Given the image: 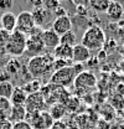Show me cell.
Wrapping results in <instances>:
<instances>
[{
  "mask_svg": "<svg viewBox=\"0 0 124 129\" xmlns=\"http://www.w3.org/2000/svg\"><path fill=\"white\" fill-rule=\"evenodd\" d=\"M53 56L52 53H44L40 56L31 57L27 62V72L34 80H39L48 75L53 70Z\"/></svg>",
  "mask_w": 124,
  "mask_h": 129,
  "instance_id": "cell-1",
  "label": "cell"
},
{
  "mask_svg": "<svg viewBox=\"0 0 124 129\" xmlns=\"http://www.w3.org/2000/svg\"><path fill=\"white\" fill-rule=\"evenodd\" d=\"M82 67H83L82 64L73 63L72 66H67L65 68L57 70V71L52 72V75L48 80V83L62 87V88H67L68 86H71L75 82V78L78 73L82 72V70H81Z\"/></svg>",
  "mask_w": 124,
  "mask_h": 129,
  "instance_id": "cell-2",
  "label": "cell"
},
{
  "mask_svg": "<svg viewBox=\"0 0 124 129\" xmlns=\"http://www.w3.org/2000/svg\"><path fill=\"white\" fill-rule=\"evenodd\" d=\"M106 34L99 26H91L83 32L81 44L92 51H99L106 45Z\"/></svg>",
  "mask_w": 124,
  "mask_h": 129,
  "instance_id": "cell-3",
  "label": "cell"
},
{
  "mask_svg": "<svg viewBox=\"0 0 124 129\" xmlns=\"http://www.w3.org/2000/svg\"><path fill=\"white\" fill-rule=\"evenodd\" d=\"M26 40H27V35L17 30L13 31L10 34V37L6 45V53L10 55L13 58H17L22 56L26 52Z\"/></svg>",
  "mask_w": 124,
  "mask_h": 129,
  "instance_id": "cell-4",
  "label": "cell"
},
{
  "mask_svg": "<svg viewBox=\"0 0 124 129\" xmlns=\"http://www.w3.org/2000/svg\"><path fill=\"white\" fill-rule=\"evenodd\" d=\"M73 86L78 96H86L96 88L97 78L94 73H92L91 71H82L76 76Z\"/></svg>",
  "mask_w": 124,
  "mask_h": 129,
  "instance_id": "cell-5",
  "label": "cell"
},
{
  "mask_svg": "<svg viewBox=\"0 0 124 129\" xmlns=\"http://www.w3.org/2000/svg\"><path fill=\"white\" fill-rule=\"evenodd\" d=\"M42 29L40 27H35L34 31L30 35H27V40H26V52L30 55L31 57L35 56H40L45 53V45L42 42Z\"/></svg>",
  "mask_w": 124,
  "mask_h": 129,
  "instance_id": "cell-6",
  "label": "cell"
},
{
  "mask_svg": "<svg viewBox=\"0 0 124 129\" xmlns=\"http://www.w3.org/2000/svg\"><path fill=\"white\" fill-rule=\"evenodd\" d=\"M25 122H27L32 129H50L55 123L46 111L41 113H27Z\"/></svg>",
  "mask_w": 124,
  "mask_h": 129,
  "instance_id": "cell-7",
  "label": "cell"
},
{
  "mask_svg": "<svg viewBox=\"0 0 124 129\" xmlns=\"http://www.w3.org/2000/svg\"><path fill=\"white\" fill-rule=\"evenodd\" d=\"M46 106L47 104L44 96L40 92H36V93L27 94V98H26V102H25L24 107H25L27 113H41L45 112Z\"/></svg>",
  "mask_w": 124,
  "mask_h": 129,
  "instance_id": "cell-8",
  "label": "cell"
},
{
  "mask_svg": "<svg viewBox=\"0 0 124 129\" xmlns=\"http://www.w3.org/2000/svg\"><path fill=\"white\" fill-rule=\"evenodd\" d=\"M36 27L31 11H21L16 16V30L25 35H30Z\"/></svg>",
  "mask_w": 124,
  "mask_h": 129,
  "instance_id": "cell-9",
  "label": "cell"
},
{
  "mask_svg": "<svg viewBox=\"0 0 124 129\" xmlns=\"http://www.w3.org/2000/svg\"><path fill=\"white\" fill-rule=\"evenodd\" d=\"M92 52L86 48L82 44H76L73 46V55H72V63L83 64L89 61Z\"/></svg>",
  "mask_w": 124,
  "mask_h": 129,
  "instance_id": "cell-10",
  "label": "cell"
},
{
  "mask_svg": "<svg viewBox=\"0 0 124 129\" xmlns=\"http://www.w3.org/2000/svg\"><path fill=\"white\" fill-rule=\"evenodd\" d=\"M51 29L58 36H62L66 32L72 31V21L67 15L61 16V17H56L53 20V22H52V27Z\"/></svg>",
  "mask_w": 124,
  "mask_h": 129,
  "instance_id": "cell-11",
  "label": "cell"
},
{
  "mask_svg": "<svg viewBox=\"0 0 124 129\" xmlns=\"http://www.w3.org/2000/svg\"><path fill=\"white\" fill-rule=\"evenodd\" d=\"M42 42L45 45V48L46 50H51L53 51L55 48L60 45V36L53 31L52 29H47V30H44L42 31Z\"/></svg>",
  "mask_w": 124,
  "mask_h": 129,
  "instance_id": "cell-12",
  "label": "cell"
},
{
  "mask_svg": "<svg viewBox=\"0 0 124 129\" xmlns=\"http://www.w3.org/2000/svg\"><path fill=\"white\" fill-rule=\"evenodd\" d=\"M31 15L34 17V21H35L36 27H40L41 29L48 21V19L51 16V13L48 10H46L44 6H41V8H34L32 11H31Z\"/></svg>",
  "mask_w": 124,
  "mask_h": 129,
  "instance_id": "cell-13",
  "label": "cell"
},
{
  "mask_svg": "<svg viewBox=\"0 0 124 129\" xmlns=\"http://www.w3.org/2000/svg\"><path fill=\"white\" fill-rule=\"evenodd\" d=\"M0 26L3 30L8 31L11 34L13 31L16 30V15L10 13V11H5L3 15L0 16Z\"/></svg>",
  "mask_w": 124,
  "mask_h": 129,
  "instance_id": "cell-14",
  "label": "cell"
},
{
  "mask_svg": "<svg viewBox=\"0 0 124 129\" xmlns=\"http://www.w3.org/2000/svg\"><path fill=\"white\" fill-rule=\"evenodd\" d=\"M106 14L112 21H118L120 20L124 15V8L123 5L118 1H109V6L106 11Z\"/></svg>",
  "mask_w": 124,
  "mask_h": 129,
  "instance_id": "cell-15",
  "label": "cell"
},
{
  "mask_svg": "<svg viewBox=\"0 0 124 129\" xmlns=\"http://www.w3.org/2000/svg\"><path fill=\"white\" fill-rule=\"evenodd\" d=\"M72 55H73V47H70L66 45H58L52 51V56L55 60L72 61Z\"/></svg>",
  "mask_w": 124,
  "mask_h": 129,
  "instance_id": "cell-16",
  "label": "cell"
},
{
  "mask_svg": "<svg viewBox=\"0 0 124 129\" xmlns=\"http://www.w3.org/2000/svg\"><path fill=\"white\" fill-rule=\"evenodd\" d=\"M26 114H27V112H26V109H25L24 106H13L8 119H9L13 124L20 123V122H25Z\"/></svg>",
  "mask_w": 124,
  "mask_h": 129,
  "instance_id": "cell-17",
  "label": "cell"
},
{
  "mask_svg": "<svg viewBox=\"0 0 124 129\" xmlns=\"http://www.w3.org/2000/svg\"><path fill=\"white\" fill-rule=\"evenodd\" d=\"M26 98H27V93L24 91V88L20 86H16L10 97V103L11 106H25Z\"/></svg>",
  "mask_w": 124,
  "mask_h": 129,
  "instance_id": "cell-18",
  "label": "cell"
},
{
  "mask_svg": "<svg viewBox=\"0 0 124 129\" xmlns=\"http://www.w3.org/2000/svg\"><path fill=\"white\" fill-rule=\"evenodd\" d=\"M66 112H67V111H66L63 103H55V104L51 106L48 114L51 115V118H52L55 122H57V120H61L62 118L65 117Z\"/></svg>",
  "mask_w": 124,
  "mask_h": 129,
  "instance_id": "cell-19",
  "label": "cell"
},
{
  "mask_svg": "<svg viewBox=\"0 0 124 129\" xmlns=\"http://www.w3.org/2000/svg\"><path fill=\"white\" fill-rule=\"evenodd\" d=\"M88 6L97 13H106L109 6V0H91L88 1Z\"/></svg>",
  "mask_w": 124,
  "mask_h": 129,
  "instance_id": "cell-20",
  "label": "cell"
},
{
  "mask_svg": "<svg viewBox=\"0 0 124 129\" xmlns=\"http://www.w3.org/2000/svg\"><path fill=\"white\" fill-rule=\"evenodd\" d=\"M15 86L9 81V82H0V98H6L10 99V97L14 92Z\"/></svg>",
  "mask_w": 124,
  "mask_h": 129,
  "instance_id": "cell-21",
  "label": "cell"
},
{
  "mask_svg": "<svg viewBox=\"0 0 124 129\" xmlns=\"http://www.w3.org/2000/svg\"><path fill=\"white\" fill-rule=\"evenodd\" d=\"M11 107L13 106L10 103V99L0 98V119H8L9 118Z\"/></svg>",
  "mask_w": 124,
  "mask_h": 129,
  "instance_id": "cell-22",
  "label": "cell"
},
{
  "mask_svg": "<svg viewBox=\"0 0 124 129\" xmlns=\"http://www.w3.org/2000/svg\"><path fill=\"white\" fill-rule=\"evenodd\" d=\"M76 40H77L76 34L73 31H68L66 32L65 35L60 36V45H66V46L73 47L76 45Z\"/></svg>",
  "mask_w": 124,
  "mask_h": 129,
  "instance_id": "cell-23",
  "label": "cell"
},
{
  "mask_svg": "<svg viewBox=\"0 0 124 129\" xmlns=\"http://www.w3.org/2000/svg\"><path fill=\"white\" fill-rule=\"evenodd\" d=\"M20 68H21V64L19 62V60H16V58H11V60H9L6 64H5V71L10 75V76H14L16 75L19 71H20Z\"/></svg>",
  "mask_w": 124,
  "mask_h": 129,
  "instance_id": "cell-24",
  "label": "cell"
},
{
  "mask_svg": "<svg viewBox=\"0 0 124 129\" xmlns=\"http://www.w3.org/2000/svg\"><path fill=\"white\" fill-rule=\"evenodd\" d=\"M41 82L40 80H32L30 82H27L22 88H24V91L27 93V94H31V93H36V92H40V89H41Z\"/></svg>",
  "mask_w": 124,
  "mask_h": 129,
  "instance_id": "cell-25",
  "label": "cell"
},
{
  "mask_svg": "<svg viewBox=\"0 0 124 129\" xmlns=\"http://www.w3.org/2000/svg\"><path fill=\"white\" fill-rule=\"evenodd\" d=\"M63 106H65L66 111L75 112V111H77L78 106H79V99H78L77 97H68V98L65 101Z\"/></svg>",
  "mask_w": 124,
  "mask_h": 129,
  "instance_id": "cell-26",
  "label": "cell"
},
{
  "mask_svg": "<svg viewBox=\"0 0 124 129\" xmlns=\"http://www.w3.org/2000/svg\"><path fill=\"white\" fill-rule=\"evenodd\" d=\"M9 37H10V34L0 27V55L6 53V45H8Z\"/></svg>",
  "mask_w": 124,
  "mask_h": 129,
  "instance_id": "cell-27",
  "label": "cell"
},
{
  "mask_svg": "<svg viewBox=\"0 0 124 129\" xmlns=\"http://www.w3.org/2000/svg\"><path fill=\"white\" fill-rule=\"evenodd\" d=\"M42 6L51 13V11H55L57 8H60V6H61V3H60L58 0H45Z\"/></svg>",
  "mask_w": 124,
  "mask_h": 129,
  "instance_id": "cell-28",
  "label": "cell"
},
{
  "mask_svg": "<svg viewBox=\"0 0 124 129\" xmlns=\"http://www.w3.org/2000/svg\"><path fill=\"white\" fill-rule=\"evenodd\" d=\"M14 5L13 0H0V10H10Z\"/></svg>",
  "mask_w": 124,
  "mask_h": 129,
  "instance_id": "cell-29",
  "label": "cell"
},
{
  "mask_svg": "<svg viewBox=\"0 0 124 129\" xmlns=\"http://www.w3.org/2000/svg\"><path fill=\"white\" fill-rule=\"evenodd\" d=\"M0 129H14V124L9 119H0Z\"/></svg>",
  "mask_w": 124,
  "mask_h": 129,
  "instance_id": "cell-30",
  "label": "cell"
},
{
  "mask_svg": "<svg viewBox=\"0 0 124 129\" xmlns=\"http://www.w3.org/2000/svg\"><path fill=\"white\" fill-rule=\"evenodd\" d=\"M14 129H32L31 125L27 122H20V123H15L14 124Z\"/></svg>",
  "mask_w": 124,
  "mask_h": 129,
  "instance_id": "cell-31",
  "label": "cell"
},
{
  "mask_svg": "<svg viewBox=\"0 0 124 129\" xmlns=\"http://www.w3.org/2000/svg\"><path fill=\"white\" fill-rule=\"evenodd\" d=\"M10 77H11V76H10L5 70H1V71H0V82H9Z\"/></svg>",
  "mask_w": 124,
  "mask_h": 129,
  "instance_id": "cell-32",
  "label": "cell"
},
{
  "mask_svg": "<svg viewBox=\"0 0 124 129\" xmlns=\"http://www.w3.org/2000/svg\"><path fill=\"white\" fill-rule=\"evenodd\" d=\"M50 129H66V124L62 122V120H57L52 124V127Z\"/></svg>",
  "mask_w": 124,
  "mask_h": 129,
  "instance_id": "cell-33",
  "label": "cell"
},
{
  "mask_svg": "<svg viewBox=\"0 0 124 129\" xmlns=\"http://www.w3.org/2000/svg\"><path fill=\"white\" fill-rule=\"evenodd\" d=\"M77 14L78 15H86V14H87L86 4H83V5H77Z\"/></svg>",
  "mask_w": 124,
  "mask_h": 129,
  "instance_id": "cell-34",
  "label": "cell"
},
{
  "mask_svg": "<svg viewBox=\"0 0 124 129\" xmlns=\"http://www.w3.org/2000/svg\"><path fill=\"white\" fill-rule=\"evenodd\" d=\"M55 13H56V17H61V16H66L67 15V11L62 8V6H60V8H57L56 10H55Z\"/></svg>",
  "mask_w": 124,
  "mask_h": 129,
  "instance_id": "cell-35",
  "label": "cell"
}]
</instances>
